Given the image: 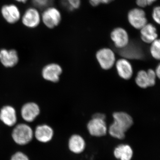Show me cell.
<instances>
[{
    "instance_id": "6da1fadb",
    "label": "cell",
    "mask_w": 160,
    "mask_h": 160,
    "mask_svg": "<svg viewBox=\"0 0 160 160\" xmlns=\"http://www.w3.org/2000/svg\"><path fill=\"white\" fill-rule=\"evenodd\" d=\"M86 129L92 137L103 138L108 134V126L106 119L94 115L87 123Z\"/></svg>"
},
{
    "instance_id": "7a4b0ae2",
    "label": "cell",
    "mask_w": 160,
    "mask_h": 160,
    "mask_svg": "<svg viewBox=\"0 0 160 160\" xmlns=\"http://www.w3.org/2000/svg\"><path fill=\"white\" fill-rule=\"evenodd\" d=\"M33 137V131L31 127L24 123L17 125L12 133L13 141L20 146H25L29 144Z\"/></svg>"
},
{
    "instance_id": "3957f363",
    "label": "cell",
    "mask_w": 160,
    "mask_h": 160,
    "mask_svg": "<svg viewBox=\"0 0 160 160\" xmlns=\"http://www.w3.org/2000/svg\"><path fill=\"white\" fill-rule=\"evenodd\" d=\"M41 20L47 28L52 29L58 26L62 21V14L59 10L54 7H48L42 15Z\"/></svg>"
},
{
    "instance_id": "277c9868",
    "label": "cell",
    "mask_w": 160,
    "mask_h": 160,
    "mask_svg": "<svg viewBox=\"0 0 160 160\" xmlns=\"http://www.w3.org/2000/svg\"><path fill=\"white\" fill-rule=\"evenodd\" d=\"M97 60L102 69L107 70L111 69L115 64L116 56L111 49L104 48L97 52Z\"/></svg>"
},
{
    "instance_id": "5b68a950",
    "label": "cell",
    "mask_w": 160,
    "mask_h": 160,
    "mask_svg": "<svg viewBox=\"0 0 160 160\" xmlns=\"http://www.w3.org/2000/svg\"><path fill=\"white\" fill-rule=\"evenodd\" d=\"M128 20L132 27L140 30L148 23L146 12L141 8L131 9L128 13Z\"/></svg>"
},
{
    "instance_id": "8992f818",
    "label": "cell",
    "mask_w": 160,
    "mask_h": 160,
    "mask_svg": "<svg viewBox=\"0 0 160 160\" xmlns=\"http://www.w3.org/2000/svg\"><path fill=\"white\" fill-rule=\"evenodd\" d=\"M86 142L84 137L79 133H75L69 137L67 142V147L72 154L79 155L85 151Z\"/></svg>"
},
{
    "instance_id": "52a82bcc",
    "label": "cell",
    "mask_w": 160,
    "mask_h": 160,
    "mask_svg": "<svg viewBox=\"0 0 160 160\" xmlns=\"http://www.w3.org/2000/svg\"><path fill=\"white\" fill-rule=\"evenodd\" d=\"M41 20L39 12L34 7H30L26 9L22 18L23 25L30 29L37 27L40 25Z\"/></svg>"
},
{
    "instance_id": "ba28073f",
    "label": "cell",
    "mask_w": 160,
    "mask_h": 160,
    "mask_svg": "<svg viewBox=\"0 0 160 160\" xmlns=\"http://www.w3.org/2000/svg\"><path fill=\"white\" fill-rule=\"evenodd\" d=\"M113 122L127 133L134 124L133 118L130 115L125 112H116L112 114Z\"/></svg>"
},
{
    "instance_id": "9c48e42d",
    "label": "cell",
    "mask_w": 160,
    "mask_h": 160,
    "mask_svg": "<svg viewBox=\"0 0 160 160\" xmlns=\"http://www.w3.org/2000/svg\"><path fill=\"white\" fill-rule=\"evenodd\" d=\"M1 12L4 20L9 24L17 23L21 18L20 10L14 4L4 5L1 8Z\"/></svg>"
},
{
    "instance_id": "30bf717a",
    "label": "cell",
    "mask_w": 160,
    "mask_h": 160,
    "mask_svg": "<svg viewBox=\"0 0 160 160\" xmlns=\"http://www.w3.org/2000/svg\"><path fill=\"white\" fill-rule=\"evenodd\" d=\"M110 38L115 47L119 49L125 48L129 43V34L126 29L122 27L113 29L110 34Z\"/></svg>"
},
{
    "instance_id": "8fae6325",
    "label": "cell",
    "mask_w": 160,
    "mask_h": 160,
    "mask_svg": "<svg viewBox=\"0 0 160 160\" xmlns=\"http://www.w3.org/2000/svg\"><path fill=\"white\" fill-rule=\"evenodd\" d=\"M120 50V54L127 59L140 60L144 57L143 49L136 43H129L126 47Z\"/></svg>"
},
{
    "instance_id": "7c38bea8",
    "label": "cell",
    "mask_w": 160,
    "mask_h": 160,
    "mask_svg": "<svg viewBox=\"0 0 160 160\" xmlns=\"http://www.w3.org/2000/svg\"><path fill=\"white\" fill-rule=\"evenodd\" d=\"M62 72V69L58 64L52 63L43 68L42 76L44 79L52 82H57Z\"/></svg>"
},
{
    "instance_id": "4fadbf2b",
    "label": "cell",
    "mask_w": 160,
    "mask_h": 160,
    "mask_svg": "<svg viewBox=\"0 0 160 160\" xmlns=\"http://www.w3.org/2000/svg\"><path fill=\"white\" fill-rule=\"evenodd\" d=\"M113 155L118 160H132L134 155V151L129 144L122 142L114 147Z\"/></svg>"
},
{
    "instance_id": "5bb4252c",
    "label": "cell",
    "mask_w": 160,
    "mask_h": 160,
    "mask_svg": "<svg viewBox=\"0 0 160 160\" xmlns=\"http://www.w3.org/2000/svg\"><path fill=\"white\" fill-rule=\"evenodd\" d=\"M120 77L126 80L130 79L133 75V68L130 62L125 58L118 60L115 64Z\"/></svg>"
},
{
    "instance_id": "9a60e30c",
    "label": "cell",
    "mask_w": 160,
    "mask_h": 160,
    "mask_svg": "<svg viewBox=\"0 0 160 160\" xmlns=\"http://www.w3.org/2000/svg\"><path fill=\"white\" fill-rule=\"evenodd\" d=\"M34 137L39 142L46 143L49 142L52 139L54 136V131L49 125H39L37 126L33 132Z\"/></svg>"
},
{
    "instance_id": "2e32d148",
    "label": "cell",
    "mask_w": 160,
    "mask_h": 160,
    "mask_svg": "<svg viewBox=\"0 0 160 160\" xmlns=\"http://www.w3.org/2000/svg\"><path fill=\"white\" fill-rule=\"evenodd\" d=\"M39 106L36 103H26L22 107L21 114L23 120L28 122H33L40 114Z\"/></svg>"
},
{
    "instance_id": "e0dca14e",
    "label": "cell",
    "mask_w": 160,
    "mask_h": 160,
    "mask_svg": "<svg viewBox=\"0 0 160 160\" xmlns=\"http://www.w3.org/2000/svg\"><path fill=\"white\" fill-rule=\"evenodd\" d=\"M18 60L17 51L15 49H3L0 50V62L5 67H13L18 64Z\"/></svg>"
},
{
    "instance_id": "ac0fdd59",
    "label": "cell",
    "mask_w": 160,
    "mask_h": 160,
    "mask_svg": "<svg viewBox=\"0 0 160 160\" xmlns=\"http://www.w3.org/2000/svg\"><path fill=\"white\" fill-rule=\"evenodd\" d=\"M0 120L6 126H14L17 122L15 109L10 106H4L0 111Z\"/></svg>"
},
{
    "instance_id": "d6986e66",
    "label": "cell",
    "mask_w": 160,
    "mask_h": 160,
    "mask_svg": "<svg viewBox=\"0 0 160 160\" xmlns=\"http://www.w3.org/2000/svg\"><path fill=\"white\" fill-rule=\"evenodd\" d=\"M140 30L141 39L144 42L151 44L158 39L157 30L152 24L147 23Z\"/></svg>"
},
{
    "instance_id": "ffe728a7",
    "label": "cell",
    "mask_w": 160,
    "mask_h": 160,
    "mask_svg": "<svg viewBox=\"0 0 160 160\" xmlns=\"http://www.w3.org/2000/svg\"><path fill=\"white\" fill-rule=\"evenodd\" d=\"M135 82L138 86L142 89H146L149 87V77L147 71L142 70L138 72Z\"/></svg>"
},
{
    "instance_id": "44dd1931",
    "label": "cell",
    "mask_w": 160,
    "mask_h": 160,
    "mask_svg": "<svg viewBox=\"0 0 160 160\" xmlns=\"http://www.w3.org/2000/svg\"><path fill=\"white\" fill-rule=\"evenodd\" d=\"M150 52L152 57L155 59L159 60L160 58V42L159 39L151 43Z\"/></svg>"
},
{
    "instance_id": "7402d4cb",
    "label": "cell",
    "mask_w": 160,
    "mask_h": 160,
    "mask_svg": "<svg viewBox=\"0 0 160 160\" xmlns=\"http://www.w3.org/2000/svg\"><path fill=\"white\" fill-rule=\"evenodd\" d=\"M64 6L69 11H73L79 8L81 0H62Z\"/></svg>"
},
{
    "instance_id": "603a6c76",
    "label": "cell",
    "mask_w": 160,
    "mask_h": 160,
    "mask_svg": "<svg viewBox=\"0 0 160 160\" xmlns=\"http://www.w3.org/2000/svg\"><path fill=\"white\" fill-rule=\"evenodd\" d=\"M149 77V87H152L155 85L157 77L154 70L152 69H148L147 71Z\"/></svg>"
},
{
    "instance_id": "cb8c5ba5",
    "label": "cell",
    "mask_w": 160,
    "mask_h": 160,
    "mask_svg": "<svg viewBox=\"0 0 160 160\" xmlns=\"http://www.w3.org/2000/svg\"><path fill=\"white\" fill-rule=\"evenodd\" d=\"M10 160H29V159L24 152H18L11 157Z\"/></svg>"
},
{
    "instance_id": "d4e9b609",
    "label": "cell",
    "mask_w": 160,
    "mask_h": 160,
    "mask_svg": "<svg viewBox=\"0 0 160 160\" xmlns=\"http://www.w3.org/2000/svg\"><path fill=\"white\" fill-rule=\"evenodd\" d=\"M160 9L159 6H156L153 8L152 12V18L156 23L160 24Z\"/></svg>"
},
{
    "instance_id": "484cf974",
    "label": "cell",
    "mask_w": 160,
    "mask_h": 160,
    "mask_svg": "<svg viewBox=\"0 0 160 160\" xmlns=\"http://www.w3.org/2000/svg\"><path fill=\"white\" fill-rule=\"evenodd\" d=\"M157 0H136L137 5L140 7H145L150 6Z\"/></svg>"
},
{
    "instance_id": "4316f807",
    "label": "cell",
    "mask_w": 160,
    "mask_h": 160,
    "mask_svg": "<svg viewBox=\"0 0 160 160\" xmlns=\"http://www.w3.org/2000/svg\"><path fill=\"white\" fill-rule=\"evenodd\" d=\"M113 1L114 0H89V3L93 6H97L101 4H109Z\"/></svg>"
},
{
    "instance_id": "83f0119b",
    "label": "cell",
    "mask_w": 160,
    "mask_h": 160,
    "mask_svg": "<svg viewBox=\"0 0 160 160\" xmlns=\"http://www.w3.org/2000/svg\"><path fill=\"white\" fill-rule=\"evenodd\" d=\"M154 71L155 72L156 74L157 78H159L160 75V66L159 64L157 66L156 68V69L154 70Z\"/></svg>"
},
{
    "instance_id": "f1b7e54d",
    "label": "cell",
    "mask_w": 160,
    "mask_h": 160,
    "mask_svg": "<svg viewBox=\"0 0 160 160\" xmlns=\"http://www.w3.org/2000/svg\"><path fill=\"white\" fill-rule=\"evenodd\" d=\"M14 1H16L18 2L26 3L28 0H14Z\"/></svg>"
}]
</instances>
